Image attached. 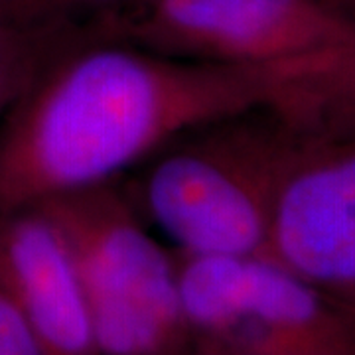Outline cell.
<instances>
[{
  "instance_id": "6",
  "label": "cell",
  "mask_w": 355,
  "mask_h": 355,
  "mask_svg": "<svg viewBox=\"0 0 355 355\" xmlns=\"http://www.w3.org/2000/svg\"><path fill=\"white\" fill-rule=\"evenodd\" d=\"M114 40L223 62L291 67L355 83V26L326 0H142Z\"/></svg>"
},
{
  "instance_id": "2",
  "label": "cell",
  "mask_w": 355,
  "mask_h": 355,
  "mask_svg": "<svg viewBox=\"0 0 355 355\" xmlns=\"http://www.w3.org/2000/svg\"><path fill=\"white\" fill-rule=\"evenodd\" d=\"M286 142L282 109L259 107L178 137L123 184L174 253L268 254Z\"/></svg>"
},
{
  "instance_id": "10",
  "label": "cell",
  "mask_w": 355,
  "mask_h": 355,
  "mask_svg": "<svg viewBox=\"0 0 355 355\" xmlns=\"http://www.w3.org/2000/svg\"><path fill=\"white\" fill-rule=\"evenodd\" d=\"M0 355H50L32 324L0 294Z\"/></svg>"
},
{
  "instance_id": "3",
  "label": "cell",
  "mask_w": 355,
  "mask_h": 355,
  "mask_svg": "<svg viewBox=\"0 0 355 355\" xmlns=\"http://www.w3.org/2000/svg\"><path fill=\"white\" fill-rule=\"evenodd\" d=\"M40 205L73 253L97 355H188L178 254L154 237L123 180Z\"/></svg>"
},
{
  "instance_id": "11",
  "label": "cell",
  "mask_w": 355,
  "mask_h": 355,
  "mask_svg": "<svg viewBox=\"0 0 355 355\" xmlns=\"http://www.w3.org/2000/svg\"><path fill=\"white\" fill-rule=\"evenodd\" d=\"M338 14L355 26V0H326Z\"/></svg>"
},
{
  "instance_id": "1",
  "label": "cell",
  "mask_w": 355,
  "mask_h": 355,
  "mask_svg": "<svg viewBox=\"0 0 355 355\" xmlns=\"http://www.w3.org/2000/svg\"><path fill=\"white\" fill-rule=\"evenodd\" d=\"M316 79L223 64L125 40L69 46L0 125V209L119 182L178 137L259 107L294 103Z\"/></svg>"
},
{
  "instance_id": "8",
  "label": "cell",
  "mask_w": 355,
  "mask_h": 355,
  "mask_svg": "<svg viewBox=\"0 0 355 355\" xmlns=\"http://www.w3.org/2000/svg\"><path fill=\"white\" fill-rule=\"evenodd\" d=\"M142 0H0V26L58 50L113 40Z\"/></svg>"
},
{
  "instance_id": "7",
  "label": "cell",
  "mask_w": 355,
  "mask_h": 355,
  "mask_svg": "<svg viewBox=\"0 0 355 355\" xmlns=\"http://www.w3.org/2000/svg\"><path fill=\"white\" fill-rule=\"evenodd\" d=\"M0 294L50 355H97L76 259L42 205L0 209Z\"/></svg>"
},
{
  "instance_id": "5",
  "label": "cell",
  "mask_w": 355,
  "mask_h": 355,
  "mask_svg": "<svg viewBox=\"0 0 355 355\" xmlns=\"http://www.w3.org/2000/svg\"><path fill=\"white\" fill-rule=\"evenodd\" d=\"M178 282L188 355H355L354 324L270 254H178Z\"/></svg>"
},
{
  "instance_id": "9",
  "label": "cell",
  "mask_w": 355,
  "mask_h": 355,
  "mask_svg": "<svg viewBox=\"0 0 355 355\" xmlns=\"http://www.w3.org/2000/svg\"><path fill=\"white\" fill-rule=\"evenodd\" d=\"M55 50L42 40L0 26V113H6Z\"/></svg>"
},
{
  "instance_id": "4",
  "label": "cell",
  "mask_w": 355,
  "mask_h": 355,
  "mask_svg": "<svg viewBox=\"0 0 355 355\" xmlns=\"http://www.w3.org/2000/svg\"><path fill=\"white\" fill-rule=\"evenodd\" d=\"M288 125L268 254L355 326V91L280 107Z\"/></svg>"
}]
</instances>
